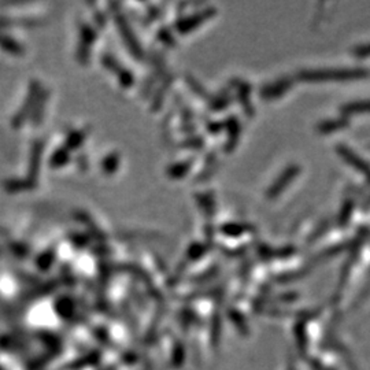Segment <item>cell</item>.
Instances as JSON below:
<instances>
[{
	"instance_id": "6da1fadb",
	"label": "cell",
	"mask_w": 370,
	"mask_h": 370,
	"mask_svg": "<svg viewBox=\"0 0 370 370\" xmlns=\"http://www.w3.org/2000/svg\"><path fill=\"white\" fill-rule=\"evenodd\" d=\"M366 70L359 69H324V70H304L299 76L303 81H348L367 76Z\"/></svg>"
},
{
	"instance_id": "7a4b0ae2",
	"label": "cell",
	"mask_w": 370,
	"mask_h": 370,
	"mask_svg": "<svg viewBox=\"0 0 370 370\" xmlns=\"http://www.w3.org/2000/svg\"><path fill=\"white\" fill-rule=\"evenodd\" d=\"M337 150H339V154H340V156L344 159V161L348 162L352 167H355L356 170L362 171L363 174L370 177V166L367 165L362 158H359L356 154H354V152L351 151L350 148H347V147H339Z\"/></svg>"
},
{
	"instance_id": "3957f363",
	"label": "cell",
	"mask_w": 370,
	"mask_h": 370,
	"mask_svg": "<svg viewBox=\"0 0 370 370\" xmlns=\"http://www.w3.org/2000/svg\"><path fill=\"white\" fill-rule=\"evenodd\" d=\"M297 171H299V169H297L296 166L288 167L287 170L284 171V174L273 184V187L268 192V196L274 198V196H277L280 192H283V191L285 190V185H287L289 181H292L293 178H295V175L297 174Z\"/></svg>"
},
{
	"instance_id": "277c9868",
	"label": "cell",
	"mask_w": 370,
	"mask_h": 370,
	"mask_svg": "<svg viewBox=\"0 0 370 370\" xmlns=\"http://www.w3.org/2000/svg\"><path fill=\"white\" fill-rule=\"evenodd\" d=\"M288 83L287 80H284V81H280V83H276L274 85H272L270 88H265L262 91V96L265 99H269V98H276L278 95H281L283 92H285L288 89Z\"/></svg>"
},
{
	"instance_id": "5b68a950",
	"label": "cell",
	"mask_w": 370,
	"mask_h": 370,
	"mask_svg": "<svg viewBox=\"0 0 370 370\" xmlns=\"http://www.w3.org/2000/svg\"><path fill=\"white\" fill-rule=\"evenodd\" d=\"M344 114H355V112H370V100H360V102L348 103L343 106Z\"/></svg>"
},
{
	"instance_id": "8992f818",
	"label": "cell",
	"mask_w": 370,
	"mask_h": 370,
	"mask_svg": "<svg viewBox=\"0 0 370 370\" xmlns=\"http://www.w3.org/2000/svg\"><path fill=\"white\" fill-rule=\"evenodd\" d=\"M202 18H203V20L206 18L205 13H203V14H200V15H194V17H190L188 20H185L184 22H182V25H180V30L182 29L184 32H187V30L194 29L195 26H198V25L202 22Z\"/></svg>"
},
{
	"instance_id": "52a82bcc",
	"label": "cell",
	"mask_w": 370,
	"mask_h": 370,
	"mask_svg": "<svg viewBox=\"0 0 370 370\" xmlns=\"http://www.w3.org/2000/svg\"><path fill=\"white\" fill-rule=\"evenodd\" d=\"M346 125V122L344 121H335V122H325V124H322L321 127H320V131L324 133H328V132H332L333 129H339V128H343Z\"/></svg>"
},
{
	"instance_id": "ba28073f",
	"label": "cell",
	"mask_w": 370,
	"mask_h": 370,
	"mask_svg": "<svg viewBox=\"0 0 370 370\" xmlns=\"http://www.w3.org/2000/svg\"><path fill=\"white\" fill-rule=\"evenodd\" d=\"M355 55L358 56H369L370 55V44L365 45V47H359L355 49Z\"/></svg>"
}]
</instances>
